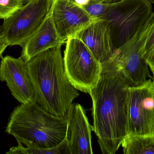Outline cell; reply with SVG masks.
<instances>
[{"instance_id":"cell-16","label":"cell","mask_w":154,"mask_h":154,"mask_svg":"<svg viewBox=\"0 0 154 154\" xmlns=\"http://www.w3.org/2000/svg\"><path fill=\"white\" fill-rule=\"evenodd\" d=\"M23 6L22 0H0V19H5Z\"/></svg>"},{"instance_id":"cell-8","label":"cell","mask_w":154,"mask_h":154,"mask_svg":"<svg viewBox=\"0 0 154 154\" xmlns=\"http://www.w3.org/2000/svg\"><path fill=\"white\" fill-rule=\"evenodd\" d=\"M128 135L154 133V85L151 79L128 88Z\"/></svg>"},{"instance_id":"cell-6","label":"cell","mask_w":154,"mask_h":154,"mask_svg":"<svg viewBox=\"0 0 154 154\" xmlns=\"http://www.w3.org/2000/svg\"><path fill=\"white\" fill-rule=\"evenodd\" d=\"M53 0H31L4 19L0 39L8 46L23 47L45 20Z\"/></svg>"},{"instance_id":"cell-17","label":"cell","mask_w":154,"mask_h":154,"mask_svg":"<svg viewBox=\"0 0 154 154\" xmlns=\"http://www.w3.org/2000/svg\"><path fill=\"white\" fill-rule=\"evenodd\" d=\"M108 4L89 2L82 6L92 18L99 19L105 14Z\"/></svg>"},{"instance_id":"cell-14","label":"cell","mask_w":154,"mask_h":154,"mask_svg":"<svg viewBox=\"0 0 154 154\" xmlns=\"http://www.w3.org/2000/svg\"><path fill=\"white\" fill-rule=\"evenodd\" d=\"M121 146L125 154H154V133L146 135H128Z\"/></svg>"},{"instance_id":"cell-10","label":"cell","mask_w":154,"mask_h":154,"mask_svg":"<svg viewBox=\"0 0 154 154\" xmlns=\"http://www.w3.org/2000/svg\"><path fill=\"white\" fill-rule=\"evenodd\" d=\"M0 80L6 83L13 96L20 104L35 101V92L28 73L27 63L20 57H2Z\"/></svg>"},{"instance_id":"cell-18","label":"cell","mask_w":154,"mask_h":154,"mask_svg":"<svg viewBox=\"0 0 154 154\" xmlns=\"http://www.w3.org/2000/svg\"><path fill=\"white\" fill-rule=\"evenodd\" d=\"M154 49V24L146 39L144 47L145 58L147 59Z\"/></svg>"},{"instance_id":"cell-3","label":"cell","mask_w":154,"mask_h":154,"mask_svg":"<svg viewBox=\"0 0 154 154\" xmlns=\"http://www.w3.org/2000/svg\"><path fill=\"white\" fill-rule=\"evenodd\" d=\"M75 105L73 103L65 116L58 117L45 111L36 101L20 104L11 114L5 132L25 146L54 147L68 136Z\"/></svg>"},{"instance_id":"cell-22","label":"cell","mask_w":154,"mask_h":154,"mask_svg":"<svg viewBox=\"0 0 154 154\" xmlns=\"http://www.w3.org/2000/svg\"><path fill=\"white\" fill-rule=\"evenodd\" d=\"M31 1V0H22L23 3V5H25L26 4L28 3L29 2Z\"/></svg>"},{"instance_id":"cell-9","label":"cell","mask_w":154,"mask_h":154,"mask_svg":"<svg viewBox=\"0 0 154 154\" xmlns=\"http://www.w3.org/2000/svg\"><path fill=\"white\" fill-rule=\"evenodd\" d=\"M51 15L62 41L74 37L94 20L85 9L73 0H53Z\"/></svg>"},{"instance_id":"cell-23","label":"cell","mask_w":154,"mask_h":154,"mask_svg":"<svg viewBox=\"0 0 154 154\" xmlns=\"http://www.w3.org/2000/svg\"><path fill=\"white\" fill-rule=\"evenodd\" d=\"M148 1L154 4V0H148Z\"/></svg>"},{"instance_id":"cell-21","label":"cell","mask_w":154,"mask_h":154,"mask_svg":"<svg viewBox=\"0 0 154 154\" xmlns=\"http://www.w3.org/2000/svg\"><path fill=\"white\" fill-rule=\"evenodd\" d=\"M119 0H89V2H95L97 3H111L115 2Z\"/></svg>"},{"instance_id":"cell-4","label":"cell","mask_w":154,"mask_h":154,"mask_svg":"<svg viewBox=\"0 0 154 154\" xmlns=\"http://www.w3.org/2000/svg\"><path fill=\"white\" fill-rule=\"evenodd\" d=\"M152 13V4L148 0H119L109 3L99 19L107 23L116 50L134 37Z\"/></svg>"},{"instance_id":"cell-15","label":"cell","mask_w":154,"mask_h":154,"mask_svg":"<svg viewBox=\"0 0 154 154\" xmlns=\"http://www.w3.org/2000/svg\"><path fill=\"white\" fill-rule=\"evenodd\" d=\"M7 154H70L69 140L67 136L62 142L54 147L49 148H40L25 146L18 144L9 149Z\"/></svg>"},{"instance_id":"cell-20","label":"cell","mask_w":154,"mask_h":154,"mask_svg":"<svg viewBox=\"0 0 154 154\" xmlns=\"http://www.w3.org/2000/svg\"><path fill=\"white\" fill-rule=\"evenodd\" d=\"M8 46L3 41L0 39V58L2 57L3 53Z\"/></svg>"},{"instance_id":"cell-2","label":"cell","mask_w":154,"mask_h":154,"mask_svg":"<svg viewBox=\"0 0 154 154\" xmlns=\"http://www.w3.org/2000/svg\"><path fill=\"white\" fill-rule=\"evenodd\" d=\"M61 46L49 49L27 63L35 101L53 115L65 116L79 94L69 81Z\"/></svg>"},{"instance_id":"cell-24","label":"cell","mask_w":154,"mask_h":154,"mask_svg":"<svg viewBox=\"0 0 154 154\" xmlns=\"http://www.w3.org/2000/svg\"><path fill=\"white\" fill-rule=\"evenodd\" d=\"M153 74V84H154V74Z\"/></svg>"},{"instance_id":"cell-1","label":"cell","mask_w":154,"mask_h":154,"mask_svg":"<svg viewBox=\"0 0 154 154\" xmlns=\"http://www.w3.org/2000/svg\"><path fill=\"white\" fill-rule=\"evenodd\" d=\"M102 71L89 95L92 101V131L102 153L115 154L128 136V94L130 86L112 57L101 62Z\"/></svg>"},{"instance_id":"cell-5","label":"cell","mask_w":154,"mask_h":154,"mask_svg":"<svg viewBox=\"0 0 154 154\" xmlns=\"http://www.w3.org/2000/svg\"><path fill=\"white\" fill-rule=\"evenodd\" d=\"M66 43L63 58L67 77L77 90L89 94L99 79L101 63L77 37L69 38Z\"/></svg>"},{"instance_id":"cell-11","label":"cell","mask_w":154,"mask_h":154,"mask_svg":"<svg viewBox=\"0 0 154 154\" xmlns=\"http://www.w3.org/2000/svg\"><path fill=\"white\" fill-rule=\"evenodd\" d=\"M74 37L81 40L100 63L110 58L115 52L107 23L102 19L94 18Z\"/></svg>"},{"instance_id":"cell-12","label":"cell","mask_w":154,"mask_h":154,"mask_svg":"<svg viewBox=\"0 0 154 154\" xmlns=\"http://www.w3.org/2000/svg\"><path fill=\"white\" fill-rule=\"evenodd\" d=\"M64 43L58 33L49 12L39 27L22 47L20 58L28 63L48 50Z\"/></svg>"},{"instance_id":"cell-13","label":"cell","mask_w":154,"mask_h":154,"mask_svg":"<svg viewBox=\"0 0 154 154\" xmlns=\"http://www.w3.org/2000/svg\"><path fill=\"white\" fill-rule=\"evenodd\" d=\"M71 134L69 140L70 154H92L91 131L92 126L89 122L83 107L75 104L69 120Z\"/></svg>"},{"instance_id":"cell-19","label":"cell","mask_w":154,"mask_h":154,"mask_svg":"<svg viewBox=\"0 0 154 154\" xmlns=\"http://www.w3.org/2000/svg\"><path fill=\"white\" fill-rule=\"evenodd\" d=\"M147 64L149 66V68L152 71L153 74L154 73V49L151 52L148 58L146 59Z\"/></svg>"},{"instance_id":"cell-7","label":"cell","mask_w":154,"mask_h":154,"mask_svg":"<svg viewBox=\"0 0 154 154\" xmlns=\"http://www.w3.org/2000/svg\"><path fill=\"white\" fill-rule=\"evenodd\" d=\"M154 24V12L129 41L115 50L111 56L121 70L130 86H138L150 77L149 67L145 58L146 39Z\"/></svg>"}]
</instances>
